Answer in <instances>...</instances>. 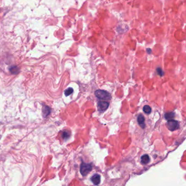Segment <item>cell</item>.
Listing matches in <instances>:
<instances>
[{"mask_svg":"<svg viewBox=\"0 0 186 186\" xmlns=\"http://www.w3.org/2000/svg\"><path fill=\"white\" fill-rule=\"evenodd\" d=\"M150 158L148 154H144L141 157V162L143 164H147L150 162Z\"/></svg>","mask_w":186,"mask_h":186,"instance_id":"52a82bcc","label":"cell"},{"mask_svg":"<svg viewBox=\"0 0 186 186\" xmlns=\"http://www.w3.org/2000/svg\"><path fill=\"white\" fill-rule=\"evenodd\" d=\"M92 170V165L90 163H82L80 166V171L83 176H86Z\"/></svg>","mask_w":186,"mask_h":186,"instance_id":"7a4b0ae2","label":"cell"},{"mask_svg":"<svg viewBox=\"0 0 186 186\" xmlns=\"http://www.w3.org/2000/svg\"><path fill=\"white\" fill-rule=\"evenodd\" d=\"M91 180L94 185H98L100 182V176L98 174H95L92 176Z\"/></svg>","mask_w":186,"mask_h":186,"instance_id":"8992f818","label":"cell"},{"mask_svg":"<svg viewBox=\"0 0 186 186\" xmlns=\"http://www.w3.org/2000/svg\"><path fill=\"white\" fill-rule=\"evenodd\" d=\"M167 127L170 131H174L179 128V124L177 121L171 119L168 120L167 123Z\"/></svg>","mask_w":186,"mask_h":186,"instance_id":"3957f363","label":"cell"},{"mask_svg":"<svg viewBox=\"0 0 186 186\" xmlns=\"http://www.w3.org/2000/svg\"><path fill=\"white\" fill-rule=\"evenodd\" d=\"M95 95L98 98L102 100H110L111 98V96L110 93L104 90L98 89L95 92Z\"/></svg>","mask_w":186,"mask_h":186,"instance_id":"6da1fadb","label":"cell"},{"mask_svg":"<svg viewBox=\"0 0 186 186\" xmlns=\"http://www.w3.org/2000/svg\"><path fill=\"white\" fill-rule=\"evenodd\" d=\"M137 120H138V122L139 124L140 125V126L143 129L145 128L146 125L145 123V119L144 116H143L142 114H139L138 116Z\"/></svg>","mask_w":186,"mask_h":186,"instance_id":"5b68a950","label":"cell"},{"mask_svg":"<svg viewBox=\"0 0 186 186\" xmlns=\"http://www.w3.org/2000/svg\"><path fill=\"white\" fill-rule=\"evenodd\" d=\"M175 114L174 112H170V113L165 114L164 117L166 120H170L174 118L175 117Z\"/></svg>","mask_w":186,"mask_h":186,"instance_id":"ba28073f","label":"cell"},{"mask_svg":"<svg viewBox=\"0 0 186 186\" xmlns=\"http://www.w3.org/2000/svg\"><path fill=\"white\" fill-rule=\"evenodd\" d=\"M9 71L11 73L16 74L19 72V68L17 66H12L9 68Z\"/></svg>","mask_w":186,"mask_h":186,"instance_id":"9c48e42d","label":"cell"},{"mask_svg":"<svg viewBox=\"0 0 186 186\" xmlns=\"http://www.w3.org/2000/svg\"><path fill=\"white\" fill-rule=\"evenodd\" d=\"M157 72L158 74L160 75V77H162V76L164 75V71H162V69L160 68H158L157 69Z\"/></svg>","mask_w":186,"mask_h":186,"instance_id":"5bb4252c","label":"cell"},{"mask_svg":"<svg viewBox=\"0 0 186 186\" xmlns=\"http://www.w3.org/2000/svg\"><path fill=\"white\" fill-rule=\"evenodd\" d=\"M73 92V89L71 88V87H69V88L66 89V91H64V95L66 96H68L69 95H71Z\"/></svg>","mask_w":186,"mask_h":186,"instance_id":"7c38bea8","label":"cell"},{"mask_svg":"<svg viewBox=\"0 0 186 186\" xmlns=\"http://www.w3.org/2000/svg\"><path fill=\"white\" fill-rule=\"evenodd\" d=\"M143 111H144L145 113L147 114H149L151 113V107H150L149 105H145L144 107H143Z\"/></svg>","mask_w":186,"mask_h":186,"instance_id":"30bf717a","label":"cell"},{"mask_svg":"<svg viewBox=\"0 0 186 186\" xmlns=\"http://www.w3.org/2000/svg\"><path fill=\"white\" fill-rule=\"evenodd\" d=\"M147 51L148 52V53H151V50H150V49H147Z\"/></svg>","mask_w":186,"mask_h":186,"instance_id":"9a60e30c","label":"cell"},{"mask_svg":"<svg viewBox=\"0 0 186 186\" xmlns=\"http://www.w3.org/2000/svg\"><path fill=\"white\" fill-rule=\"evenodd\" d=\"M43 112L44 115L45 116H45H47L49 114H50V108L48 106L45 107H44L43 109Z\"/></svg>","mask_w":186,"mask_h":186,"instance_id":"8fae6325","label":"cell"},{"mask_svg":"<svg viewBox=\"0 0 186 186\" xmlns=\"http://www.w3.org/2000/svg\"><path fill=\"white\" fill-rule=\"evenodd\" d=\"M109 106V103L106 101H100L98 103V110L99 111H104L108 108Z\"/></svg>","mask_w":186,"mask_h":186,"instance_id":"277c9868","label":"cell"},{"mask_svg":"<svg viewBox=\"0 0 186 186\" xmlns=\"http://www.w3.org/2000/svg\"><path fill=\"white\" fill-rule=\"evenodd\" d=\"M69 136H70V134L67 131H64L62 134V138L64 139H67L69 138Z\"/></svg>","mask_w":186,"mask_h":186,"instance_id":"4fadbf2b","label":"cell"}]
</instances>
